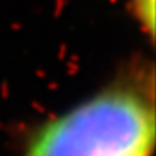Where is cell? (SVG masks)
I'll list each match as a JSON object with an SVG mask.
<instances>
[{
  "mask_svg": "<svg viewBox=\"0 0 156 156\" xmlns=\"http://www.w3.org/2000/svg\"><path fill=\"white\" fill-rule=\"evenodd\" d=\"M153 75L137 69L44 123L20 156H152Z\"/></svg>",
  "mask_w": 156,
  "mask_h": 156,
  "instance_id": "6da1fadb",
  "label": "cell"
},
{
  "mask_svg": "<svg viewBox=\"0 0 156 156\" xmlns=\"http://www.w3.org/2000/svg\"><path fill=\"white\" fill-rule=\"evenodd\" d=\"M155 0H132L134 17L142 23L143 29L153 32V15H155Z\"/></svg>",
  "mask_w": 156,
  "mask_h": 156,
  "instance_id": "7a4b0ae2",
  "label": "cell"
}]
</instances>
